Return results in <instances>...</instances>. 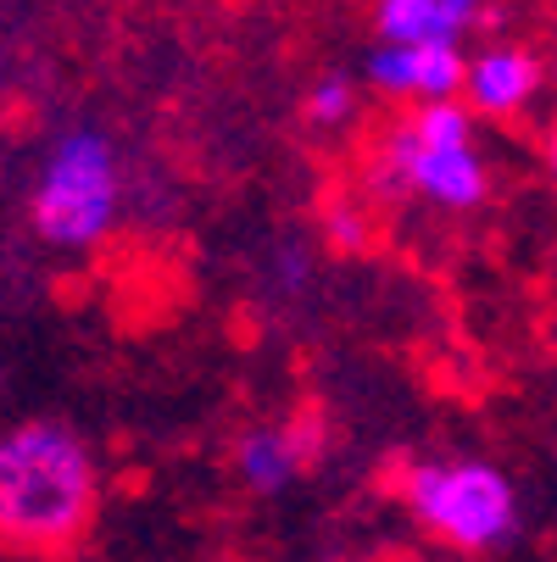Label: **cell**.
<instances>
[{"label":"cell","instance_id":"8992f818","mask_svg":"<svg viewBox=\"0 0 557 562\" xmlns=\"http://www.w3.org/2000/svg\"><path fill=\"white\" fill-rule=\"evenodd\" d=\"M234 473H241L257 496H274V491L290 485L296 473H307V468H301L285 424H252L241 440H234Z\"/></svg>","mask_w":557,"mask_h":562},{"label":"cell","instance_id":"30bf717a","mask_svg":"<svg viewBox=\"0 0 557 562\" xmlns=\"http://www.w3.org/2000/svg\"><path fill=\"white\" fill-rule=\"evenodd\" d=\"M474 117L463 101H419L408 112V128L424 139V145H474Z\"/></svg>","mask_w":557,"mask_h":562},{"label":"cell","instance_id":"e0dca14e","mask_svg":"<svg viewBox=\"0 0 557 562\" xmlns=\"http://www.w3.org/2000/svg\"><path fill=\"white\" fill-rule=\"evenodd\" d=\"M368 562H435V557H424V551H390V557H368Z\"/></svg>","mask_w":557,"mask_h":562},{"label":"cell","instance_id":"5bb4252c","mask_svg":"<svg viewBox=\"0 0 557 562\" xmlns=\"http://www.w3.org/2000/svg\"><path fill=\"white\" fill-rule=\"evenodd\" d=\"M491 7V0H441V23H435V40L441 45H457L468 23H480V12Z\"/></svg>","mask_w":557,"mask_h":562},{"label":"cell","instance_id":"7a4b0ae2","mask_svg":"<svg viewBox=\"0 0 557 562\" xmlns=\"http://www.w3.org/2000/svg\"><path fill=\"white\" fill-rule=\"evenodd\" d=\"M123 156L101 123H67L51 150L40 156V173L29 190V228L51 251H96L112 239L123 217Z\"/></svg>","mask_w":557,"mask_h":562},{"label":"cell","instance_id":"ba28073f","mask_svg":"<svg viewBox=\"0 0 557 562\" xmlns=\"http://www.w3.org/2000/svg\"><path fill=\"white\" fill-rule=\"evenodd\" d=\"M379 45H430L441 23V0H379Z\"/></svg>","mask_w":557,"mask_h":562},{"label":"cell","instance_id":"6da1fadb","mask_svg":"<svg viewBox=\"0 0 557 562\" xmlns=\"http://www.w3.org/2000/svg\"><path fill=\"white\" fill-rule=\"evenodd\" d=\"M101 502L90 440L62 418H23L0 429V546L23 557H62L85 540Z\"/></svg>","mask_w":557,"mask_h":562},{"label":"cell","instance_id":"9a60e30c","mask_svg":"<svg viewBox=\"0 0 557 562\" xmlns=\"http://www.w3.org/2000/svg\"><path fill=\"white\" fill-rule=\"evenodd\" d=\"M307 273H312V262H307V251L296 246V239H290V246H279V257H274V284H279V290H301Z\"/></svg>","mask_w":557,"mask_h":562},{"label":"cell","instance_id":"277c9868","mask_svg":"<svg viewBox=\"0 0 557 562\" xmlns=\"http://www.w3.org/2000/svg\"><path fill=\"white\" fill-rule=\"evenodd\" d=\"M368 184L379 195H419L441 212H474L491 195V168L480 145H424L408 117H396L385 134H374Z\"/></svg>","mask_w":557,"mask_h":562},{"label":"cell","instance_id":"7c38bea8","mask_svg":"<svg viewBox=\"0 0 557 562\" xmlns=\"http://www.w3.org/2000/svg\"><path fill=\"white\" fill-rule=\"evenodd\" d=\"M324 234H330V246H335V251H368L374 223H368V212H363L357 201H330V212H324Z\"/></svg>","mask_w":557,"mask_h":562},{"label":"cell","instance_id":"9c48e42d","mask_svg":"<svg viewBox=\"0 0 557 562\" xmlns=\"http://www.w3.org/2000/svg\"><path fill=\"white\" fill-rule=\"evenodd\" d=\"M463 78H468L463 45H441V40L419 45V101H457Z\"/></svg>","mask_w":557,"mask_h":562},{"label":"cell","instance_id":"5b68a950","mask_svg":"<svg viewBox=\"0 0 557 562\" xmlns=\"http://www.w3.org/2000/svg\"><path fill=\"white\" fill-rule=\"evenodd\" d=\"M546 85V61L519 45V40H497L480 56H468V78H463V106L474 117H519Z\"/></svg>","mask_w":557,"mask_h":562},{"label":"cell","instance_id":"4fadbf2b","mask_svg":"<svg viewBox=\"0 0 557 562\" xmlns=\"http://www.w3.org/2000/svg\"><path fill=\"white\" fill-rule=\"evenodd\" d=\"M285 435H290L301 468H312L318 457L330 451V418H324V407H301V413H290V418H285Z\"/></svg>","mask_w":557,"mask_h":562},{"label":"cell","instance_id":"8fae6325","mask_svg":"<svg viewBox=\"0 0 557 562\" xmlns=\"http://www.w3.org/2000/svg\"><path fill=\"white\" fill-rule=\"evenodd\" d=\"M352 112H357V85L341 78V72L318 78V85L307 90V101H301V117L312 128H341V123H352Z\"/></svg>","mask_w":557,"mask_h":562},{"label":"cell","instance_id":"3957f363","mask_svg":"<svg viewBox=\"0 0 557 562\" xmlns=\"http://www.w3.org/2000/svg\"><path fill=\"white\" fill-rule=\"evenodd\" d=\"M396 502L457 557H491L519 535V491L486 457H419L396 473Z\"/></svg>","mask_w":557,"mask_h":562},{"label":"cell","instance_id":"52a82bcc","mask_svg":"<svg viewBox=\"0 0 557 562\" xmlns=\"http://www.w3.org/2000/svg\"><path fill=\"white\" fill-rule=\"evenodd\" d=\"M363 78L390 101H419V45H374L363 56Z\"/></svg>","mask_w":557,"mask_h":562},{"label":"cell","instance_id":"2e32d148","mask_svg":"<svg viewBox=\"0 0 557 562\" xmlns=\"http://www.w3.org/2000/svg\"><path fill=\"white\" fill-rule=\"evenodd\" d=\"M541 162H546V179L557 184V117H552L546 134H541Z\"/></svg>","mask_w":557,"mask_h":562}]
</instances>
